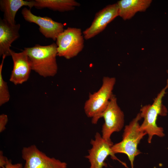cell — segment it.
I'll use <instances>...</instances> for the list:
<instances>
[{"mask_svg": "<svg viewBox=\"0 0 168 168\" xmlns=\"http://www.w3.org/2000/svg\"><path fill=\"white\" fill-rule=\"evenodd\" d=\"M20 25H12L3 19H0V56H10L12 43L20 37Z\"/></svg>", "mask_w": 168, "mask_h": 168, "instance_id": "obj_12", "label": "cell"}, {"mask_svg": "<svg viewBox=\"0 0 168 168\" xmlns=\"http://www.w3.org/2000/svg\"><path fill=\"white\" fill-rule=\"evenodd\" d=\"M8 159L4 156L2 151H0V168L4 167L7 164Z\"/></svg>", "mask_w": 168, "mask_h": 168, "instance_id": "obj_19", "label": "cell"}, {"mask_svg": "<svg viewBox=\"0 0 168 168\" xmlns=\"http://www.w3.org/2000/svg\"><path fill=\"white\" fill-rule=\"evenodd\" d=\"M91 148L88 150V154L86 156L90 164L89 168H103L106 166L105 160L109 156L113 159L119 161L112 152V146L103 139L98 132H96L94 139H91Z\"/></svg>", "mask_w": 168, "mask_h": 168, "instance_id": "obj_8", "label": "cell"}, {"mask_svg": "<svg viewBox=\"0 0 168 168\" xmlns=\"http://www.w3.org/2000/svg\"><path fill=\"white\" fill-rule=\"evenodd\" d=\"M2 168H23V165L21 163L13 164L11 160L8 159L6 165Z\"/></svg>", "mask_w": 168, "mask_h": 168, "instance_id": "obj_18", "label": "cell"}, {"mask_svg": "<svg viewBox=\"0 0 168 168\" xmlns=\"http://www.w3.org/2000/svg\"><path fill=\"white\" fill-rule=\"evenodd\" d=\"M142 117L140 113L124 130L122 139L120 142L113 144L111 147L113 153H123L126 155L129 160L132 168H133L135 157L141 153L138 148L141 140L147 133L140 129L139 121Z\"/></svg>", "mask_w": 168, "mask_h": 168, "instance_id": "obj_3", "label": "cell"}, {"mask_svg": "<svg viewBox=\"0 0 168 168\" xmlns=\"http://www.w3.org/2000/svg\"><path fill=\"white\" fill-rule=\"evenodd\" d=\"M168 88V79L166 85L154 99L153 103L144 105L140 109V113L143 121L140 125V128L148 135L149 143H151L154 135L160 137H163L165 136L163 128L158 127L156 122L158 115L164 116L167 114V109L162 103V99Z\"/></svg>", "mask_w": 168, "mask_h": 168, "instance_id": "obj_2", "label": "cell"}, {"mask_svg": "<svg viewBox=\"0 0 168 168\" xmlns=\"http://www.w3.org/2000/svg\"><path fill=\"white\" fill-rule=\"evenodd\" d=\"M8 121L7 115L3 114L0 115V133H2L5 129Z\"/></svg>", "mask_w": 168, "mask_h": 168, "instance_id": "obj_17", "label": "cell"}, {"mask_svg": "<svg viewBox=\"0 0 168 168\" xmlns=\"http://www.w3.org/2000/svg\"><path fill=\"white\" fill-rule=\"evenodd\" d=\"M34 0H0V9L3 13V19L10 23L16 24L15 17L18 11L22 7L28 6L30 9L34 7Z\"/></svg>", "mask_w": 168, "mask_h": 168, "instance_id": "obj_14", "label": "cell"}, {"mask_svg": "<svg viewBox=\"0 0 168 168\" xmlns=\"http://www.w3.org/2000/svg\"><path fill=\"white\" fill-rule=\"evenodd\" d=\"M21 14L25 20L30 23H35L39 26L40 32L46 38L56 41L58 35L64 30V25L53 20L47 16H37L33 14L30 9L24 8Z\"/></svg>", "mask_w": 168, "mask_h": 168, "instance_id": "obj_9", "label": "cell"}, {"mask_svg": "<svg viewBox=\"0 0 168 168\" xmlns=\"http://www.w3.org/2000/svg\"><path fill=\"white\" fill-rule=\"evenodd\" d=\"M80 28L68 27L56 40L57 55L70 59L77 56L84 47V37Z\"/></svg>", "mask_w": 168, "mask_h": 168, "instance_id": "obj_5", "label": "cell"}, {"mask_svg": "<svg viewBox=\"0 0 168 168\" xmlns=\"http://www.w3.org/2000/svg\"><path fill=\"white\" fill-rule=\"evenodd\" d=\"M22 157L25 161L23 168H67V164L50 157L33 145L23 148Z\"/></svg>", "mask_w": 168, "mask_h": 168, "instance_id": "obj_7", "label": "cell"}, {"mask_svg": "<svg viewBox=\"0 0 168 168\" xmlns=\"http://www.w3.org/2000/svg\"><path fill=\"white\" fill-rule=\"evenodd\" d=\"M32 70L43 77L54 76L58 71L57 46L53 43L46 46L36 44L25 48Z\"/></svg>", "mask_w": 168, "mask_h": 168, "instance_id": "obj_1", "label": "cell"}, {"mask_svg": "<svg viewBox=\"0 0 168 168\" xmlns=\"http://www.w3.org/2000/svg\"><path fill=\"white\" fill-rule=\"evenodd\" d=\"M6 57L2 56V60L0 65V106L8 102L10 99V95L7 83L3 79L2 75V69L4 60Z\"/></svg>", "mask_w": 168, "mask_h": 168, "instance_id": "obj_16", "label": "cell"}, {"mask_svg": "<svg viewBox=\"0 0 168 168\" xmlns=\"http://www.w3.org/2000/svg\"><path fill=\"white\" fill-rule=\"evenodd\" d=\"M34 7L38 9L47 8L54 11L64 12L74 10L80 3L74 0H35Z\"/></svg>", "mask_w": 168, "mask_h": 168, "instance_id": "obj_15", "label": "cell"}, {"mask_svg": "<svg viewBox=\"0 0 168 168\" xmlns=\"http://www.w3.org/2000/svg\"><path fill=\"white\" fill-rule=\"evenodd\" d=\"M118 16L119 8L117 3L105 7L96 14L91 26L82 32L84 39H90L100 34Z\"/></svg>", "mask_w": 168, "mask_h": 168, "instance_id": "obj_10", "label": "cell"}, {"mask_svg": "<svg viewBox=\"0 0 168 168\" xmlns=\"http://www.w3.org/2000/svg\"><path fill=\"white\" fill-rule=\"evenodd\" d=\"M10 53L13 67L9 80L15 85L22 84L28 80L32 70L28 55L24 50L16 53L11 49Z\"/></svg>", "mask_w": 168, "mask_h": 168, "instance_id": "obj_11", "label": "cell"}, {"mask_svg": "<svg viewBox=\"0 0 168 168\" xmlns=\"http://www.w3.org/2000/svg\"><path fill=\"white\" fill-rule=\"evenodd\" d=\"M116 82L114 77H104L101 87L96 92L90 94L85 103L84 109L86 115L91 118V122L96 124L107 107L112 96Z\"/></svg>", "mask_w": 168, "mask_h": 168, "instance_id": "obj_4", "label": "cell"}, {"mask_svg": "<svg viewBox=\"0 0 168 168\" xmlns=\"http://www.w3.org/2000/svg\"><path fill=\"white\" fill-rule=\"evenodd\" d=\"M151 0H121L117 2L119 16L124 20L129 19L138 12H144L149 7Z\"/></svg>", "mask_w": 168, "mask_h": 168, "instance_id": "obj_13", "label": "cell"}, {"mask_svg": "<svg viewBox=\"0 0 168 168\" xmlns=\"http://www.w3.org/2000/svg\"><path fill=\"white\" fill-rule=\"evenodd\" d=\"M104 123L102 126V137L112 146L113 145L110 137L115 132L120 131L123 128L124 123L123 112L118 104L117 99L113 95L106 109L101 114Z\"/></svg>", "mask_w": 168, "mask_h": 168, "instance_id": "obj_6", "label": "cell"}]
</instances>
